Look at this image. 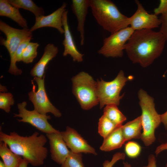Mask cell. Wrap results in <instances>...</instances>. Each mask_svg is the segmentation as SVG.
I'll return each mask as SVG.
<instances>
[{
    "mask_svg": "<svg viewBox=\"0 0 167 167\" xmlns=\"http://www.w3.org/2000/svg\"><path fill=\"white\" fill-rule=\"evenodd\" d=\"M138 96L142 112L141 116L143 131L140 139L146 146H149L156 140L155 130L161 122L160 114L155 109L153 98L145 91L140 89Z\"/></svg>",
    "mask_w": 167,
    "mask_h": 167,
    "instance_id": "4",
    "label": "cell"
},
{
    "mask_svg": "<svg viewBox=\"0 0 167 167\" xmlns=\"http://www.w3.org/2000/svg\"><path fill=\"white\" fill-rule=\"evenodd\" d=\"M14 104L12 94L10 92H1L0 93V108L6 112L9 113L11 106Z\"/></svg>",
    "mask_w": 167,
    "mask_h": 167,
    "instance_id": "27",
    "label": "cell"
},
{
    "mask_svg": "<svg viewBox=\"0 0 167 167\" xmlns=\"http://www.w3.org/2000/svg\"><path fill=\"white\" fill-rule=\"evenodd\" d=\"M165 167H167V163L166 164Z\"/></svg>",
    "mask_w": 167,
    "mask_h": 167,
    "instance_id": "39",
    "label": "cell"
},
{
    "mask_svg": "<svg viewBox=\"0 0 167 167\" xmlns=\"http://www.w3.org/2000/svg\"><path fill=\"white\" fill-rule=\"evenodd\" d=\"M142 128L141 116L122 125V131L125 141L141 138Z\"/></svg>",
    "mask_w": 167,
    "mask_h": 167,
    "instance_id": "20",
    "label": "cell"
},
{
    "mask_svg": "<svg viewBox=\"0 0 167 167\" xmlns=\"http://www.w3.org/2000/svg\"><path fill=\"white\" fill-rule=\"evenodd\" d=\"M104 115L117 126H120L126 119V116L115 105H107L104 109Z\"/></svg>",
    "mask_w": 167,
    "mask_h": 167,
    "instance_id": "23",
    "label": "cell"
},
{
    "mask_svg": "<svg viewBox=\"0 0 167 167\" xmlns=\"http://www.w3.org/2000/svg\"><path fill=\"white\" fill-rule=\"evenodd\" d=\"M167 11V0H160L158 7L154 8V14L156 15L162 14Z\"/></svg>",
    "mask_w": 167,
    "mask_h": 167,
    "instance_id": "32",
    "label": "cell"
},
{
    "mask_svg": "<svg viewBox=\"0 0 167 167\" xmlns=\"http://www.w3.org/2000/svg\"><path fill=\"white\" fill-rule=\"evenodd\" d=\"M32 37H29L25 39L19 45L16 53V62L21 61L22 53L30 42V41L32 39Z\"/></svg>",
    "mask_w": 167,
    "mask_h": 167,
    "instance_id": "29",
    "label": "cell"
},
{
    "mask_svg": "<svg viewBox=\"0 0 167 167\" xmlns=\"http://www.w3.org/2000/svg\"><path fill=\"white\" fill-rule=\"evenodd\" d=\"M61 167H84L81 153H75L70 151L69 154Z\"/></svg>",
    "mask_w": 167,
    "mask_h": 167,
    "instance_id": "26",
    "label": "cell"
},
{
    "mask_svg": "<svg viewBox=\"0 0 167 167\" xmlns=\"http://www.w3.org/2000/svg\"><path fill=\"white\" fill-rule=\"evenodd\" d=\"M92 15L98 24L111 34L129 25V17L122 13L109 0H89Z\"/></svg>",
    "mask_w": 167,
    "mask_h": 167,
    "instance_id": "3",
    "label": "cell"
},
{
    "mask_svg": "<svg viewBox=\"0 0 167 167\" xmlns=\"http://www.w3.org/2000/svg\"><path fill=\"white\" fill-rule=\"evenodd\" d=\"M67 4L64 2L61 7L51 14L47 16H41L36 17L34 25L30 29L32 32L42 27H50L54 28L61 34L64 33L62 24V16Z\"/></svg>",
    "mask_w": 167,
    "mask_h": 167,
    "instance_id": "13",
    "label": "cell"
},
{
    "mask_svg": "<svg viewBox=\"0 0 167 167\" xmlns=\"http://www.w3.org/2000/svg\"><path fill=\"white\" fill-rule=\"evenodd\" d=\"M134 31L129 26L111 34L103 40L98 53L107 58L122 57L124 45Z\"/></svg>",
    "mask_w": 167,
    "mask_h": 167,
    "instance_id": "8",
    "label": "cell"
},
{
    "mask_svg": "<svg viewBox=\"0 0 167 167\" xmlns=\"http://www.w3.org/2000/svg\"><path fill=\"white\" fill-rule=\"evenodd\" d=\"M0 156L6 167H19L23 159L13 152L6 143L2 141H0Z\"/></svg>",
    "mask_w": 167,
    "mask_h": 167,
    "instance_id": "21",
    "label": "cell"
},
{
    "mask_svg": "<svg viewBox=\"0 0 167 167\" xmlns=\"http://www.w3.org/2000/svg\"><path fill=\"white\" fill-rule=\"evenodd\" d=\"M118 127L104 115L99 119L98 132L104 138L106 137Z\"/></svg>",
    "mask_w": 167,
    "mask_h": 167,
    "instance_id": "24",
    "label": "cell"
},
{
    "mask_svg": "<svg viewBox=\"0 0 167 167\" xmlns=\"http://www.w3.org/2000/svg\"><path fill=\"white\" fill-rule=\"evenodd\" d=\"M71 7L77 20V29L80 34V44L82 46L84 42V24L90 7L89 0H72Z\"/></svg>",
    "mask_w": 167,
    "mask_h": 167,
    "instance_id": "16",
    "label": "cell"
},
{
    "mask_svg": "<svg viewBox=\"0 0 167 167\" xmlns=\"http://www.w3.org/2000/svg\"><path fill=\"white\" fill-rule=\"evenodd\" d=\"M0 16L8 17L23 28H28L27 21L21 15L19 9L11 5L7 0H0Z\"/></svg>",
    "mask_w": 167,
    "mask_h": 167,
    "instance_id": "19",
    "label": "cell"
},
{
    "mask_svg": "<svg viewBox=\"0 0 167 167\" xmlns=\"http://www.w3.org/2000/svg\"><path fill=\"white\" fill-rule=\"evenodd\" d=\"M29 163L25 159L23 158L19 167H27Z\"/></svg>",
    "mask_w": 167,
    "mask_h": 167,
    "instance_id": "36",
    "label": "cell"
},
{
    "mask_svg": "<svg viewBox=\"0 0 167 167\" xmlns=\"http://www.w3.org/2000/svg\"><path fill=\"white\" fill-rule=\"evenodd\" d=\"M166 42L160 31L149 29L136 30L131 35L124 49L133 63H138L146 67L161 56Z\"/></svg>",
    "mask_w": 167,
    "mask_h": 167,
    "instance_id": "1",
    "label": "cell"
},
{
    "mask_svg": "<svg viewBox=\"0 0 167 167\" xmlns=\"http://www.w3.org/2000/svg\"><path fill=\"white\" fill-rule=\"evenodd\" d=\"M161 122L164 124L165 127L167 130V110L164 113L160 115Z\"/></svg>",
    "mask_w": 167,
    "mask_h": 167,
    "instance_id": "35",
    "label": "cell"
},
{
    "mask_svg": "<svg viewBox=\"0 0 167 167\" xmlns=\"http://www.w3.org/2000/svg\"><path fill=\"white\" fill-rule=\"evenodd\" d=\"M39 45L37 43L30 42L22 53L21 61L26 64L32 62L37 56Z\"/></svg>",
    "mask_w": 167,
    "mask_h": 167,
    "instance_id": "25",
    "label": "cell"
},
{
    "mask_svg": "<svg viewBox=\"0 0 167 167\" xmlns=\"http://www.w3.org/2000/svg\"><path fill=\"white\" fill-rule=\"evenodd\" d=\"M0 30L6 36V39L1 38L0 44L7 49L10 57L11 63L8 72L15 75H20L22 71L16 64L17 50L24 39L32 37V32L28 28L21 29L13 28L2 20L0 21Z\"/></svg>",
    "mask_w": 167,
    "mask_h": 167,
    "instance_id": "6",
    "label": "cell"
},
{
    "mask_svg": "<svg viewBox=\"0 0 167 167\" xmlns=\"http://www.w3.org/2000/svg\"><path fill=\"white\" fill-rule=\"evenodd\" d=\"M27 105L26 101L17 105L19 114L14 113V117L21 118V119H17L19 122L28 123L46 134L60 133L48 122V120L51 119L50 116L41 114L35 109L31 111L28 110L26 108Z\"/></svg>",
    "mask_w": 167,
    "mask_h": 167,
    "instance_id": "10",
    "label": "cell"
},
{
    "mask_svg": "<svg viewBox=\"0 0 167 167\" xmlns=\"http://www.w3.org/2000/svg\"><path fill=\"white\" fill-rule=\"evenodd\" d=\"M46 136L49 139L51 159L57 163L62 164L70 151L68 149L61 132L46 134Z\"/></svg>",
    "mask_w": 167,
    "mask_h": 167,
    "instance_id": "14",
    "label": "cell"
},
{
    "mask_svg": "<svg viewBox=\"0 0 167 167\" xmlns=\"http://www.w3.org/2000/svg\"><path fill=\"white\" fill-rule=\"evenodd\" d=\"M122 126L116 128L104 138L100 147V150L104 151H109L122 147L126 142L123 135Z\"/></svg>",
    "mask_w": 167,
    "mask_h": 167,
    "instance_id": "18",
    "label": "cell"
},
{
    "mask_svg": "<svg viewBox=\"0 0 167 167\" xmlns=\"http://www.w3.org/2000/svg\"><path fill=\"white\" fill-rule=\"evenodd\" d=\"M123 167H132L131 165L127 162H123Z\"/></svg>",
    "mask_w": 167,
    "mask_h": 167,
    "instance_id": "37",
    "label": "cell"
},
{
    "mask_svg": "<svg viewBox=\"0 0 167 167\" xmlns=\"http://www.w3.org/2000/svg\"><path fill=\"white\" fill-rule=\"evenodd\" d=\"M165 150H167V142L158 146L155 151V154L157 155L160 152Z\"/></svg>",
    "mask_w": 167,
    "mask_h": 167,
    "instance_id": "34",
    "label": "cell"
},
{
    "mask_svg": "<svg viewBox=\"0 0 167 167\" xmlns=\"http://www.w3.org/2000/svg\"><path fill=\"white\" fill-rule=\"evenodd\" d=\"M58 49L54 44L49 43L45 46L44 54L39 61L32 69L30 74L33 76L42 78L49 62L57 55Z\"/></svg>",
    "mask_w": 167,
    "mask_h": 167,
    "instance_id": "17",
    "label": "cell"
},
{
    "mask_svg": "<svg viewBox=\"0 0 167 167\" xmlns=\"http://www.w3.org/2000/svg\"><path fill=\"white\" fill-rule=\"evenodd\" d=\"M0 167H6L3 162L1 161H0Z\"/></svg>",
    "mask_w": 167,
    "mask_h": 167,
    "instance_id": "38",
    "label": "cell"
},
{
    "mask_svg": "<svg viewBox=\"0 0 167 167\" xmlns=\"http://www.w3.org/2000/svg\"><path fill=\"white\" fill-rule=\"evenodd\" d=\"M7 1L11 5L19 9L22 8L31 12L36 17L44 15L43 9L37 6L32 0H7Z\"/></svg>",
    "mask_w": 167,
    "mask_h": 167,
    "instance_id": "22",
    "label": "cell"
},
{
    "mask_svg": "<svg viewBox=\"0 0 167 167\" xmlns=\"http://www.w3.org/2000/svg\"><path fill=\"white\" fill-rule=\"evenodd\" d=\"M141 167H156V161L155 156L152 154L149 155L148 159V165Z\"/></svg>",
    "mask_w": 167,
    "mask_h": 167,
    "instance_id": "33",
    "label": "cell"
},
{
    "mask_svg": "<svg viewBox=\"0 0 167 167\" xmlns=\"http://www.w3.org/2000/svg\"><path fill=\"white\" fill-rule=\"evenodd\" d=\"M159 18L161 21L160 31L163 35L167 42V11L161 15Z\"/></svg>",
    "mask_w": 167,
    "mask_h": 167,
    "instance_id": "31",
    "label": "cell"
},
{
    "mask_svg": "<svg viewBox=\"0 0 167 167\" xmlns=\"http://www.w3.org/2000/svg\"><path fill=\"white\" fill-rule=\"evenodd\" d=\"M141 150L140 146L137 142L130 141L125 146V151L126 155L131 158H135L140 154Z\"/></svg>",
    "mask_w": 167,
    "mask_h": 167,
    "instance_id": "28",
    "label": "cell"
},
{
    "mask_svg": "<svg viewBox=\"0 0 167 167\" xmlns=\"http://www.w3.org/2000/svg\"><path fill=\"white\" fill-rule=\"evenodd\" d=\"M60 132L66 145L71 152L97 154L95 149L74 129L67 126L65 131Z\"/></svg>",
    "mask_w": 167,
    "mask_h": 167,
    "instance_id": "12",
    "label": "cell"
},
{
    "mask_svg": "<svg viewBox=\"0 0 167 167\" xmlns=\"http://www.w3.org/2000/svg\"><path fill=\"white\" fill-rule=\"evenodd\" d=\"M72 92L83 109L87 110L99 102L97 82L88 73L82 71L72 79Z\"/></svg>",
    "mask_w": 167,
    "mask_h": 167,
    "instance_id": "5",
    "label": "cell"
},
{
    "mask_svg": "<svg viewBox=\"0 0 167 167\" xmlns=\"http://www.w3.org/2000/svg\"><path fill=\"white\" fill-rule=\"evenodd\" d=\"M135 2L137 9L129 17V25L134 31L152 29L161 25V20L157 15L148 13L139 1Z\"/></svg>",
    "mask_w": 167,
    "mask_h": 167,
    "instance_id": "11",
    "label": "cell"
},
{
    "mask_svg": "<svg viewBox=\"0 0 167 167\" xmlns=\"http://www.w3.org/2000/svg\"></svg>",
    "mask_w": 167,
    "mask_h": 167,
    "instance_id": "40",
    "label": "cell"
},
{
    "mask_svg": "<svg viewBox=\"0 0 167 167\" xmlns=\"http://www.w3.org/2000/svg\"><path fill=\"white\" fill-rule=\"evenodd\" d=\"M68 11L66 10L62 16V24L64 31V38L62 42L64 48L63 55L66 56L70 55L74 61L80 62L83 61L84 55L79 51L75 43L68 24Z\"/></svg>",
    "mask_w": 167,
    "mask_h": 167,
    "instance_id": "15",
    "label": "cell"
},
{
    "mask_svg": "<svg viewBox=\"0 0 167 167\" xmlns=\"http://www.w3.org/2000/svg\"><path fill=\"white\" fill-rule=\"evenodd\" d=\"M125 154L123 153L117 152L113 155L111 161H105L103 164V167H113L114 164L120 160H124Z\"/></svg>",
    "mask_w": 167,
    "mask_h": 167,
    "instance_id": "30",
    "label": "cell"
},
{
    "mask_svg": "<svg viewBox=\"0 0 167 167\" xmlns=\"http://www.w3.org/2000/svg\"><path fill=\"white\" fill-rule=\"evenodd\" d=\"M44 75L42 78L35 77L33 80L36 83L37 89L36 91V86L32 81V90L28 93L29 100L32 103L35 110L39 113L46 115L48 113H52L55 117L62 116L60 111L50 102L47 95L45 87Z\"/></svg>",
    "mask_w": 167,
    "mask_h": 167,
    "instance_id": "9",
    "label": "cell"
},
{
    "mask_svg": "<svg viewBox=\"0 0 167 167\" xmlns=\"http://www.w3.org/2000/svg\"><path fill=\"white\" fill-rule=\"evenodd\" d=\"M35 132L29 136L20 135L15 132L8 135L0 131V141L4 142L15 154L22 156L32 166H38L44 163L48 149L44 147L47 142L46 136Z\"/></svg>",
    "mask_w": 167,
    "mask_h": 167,
    "instance_id": "2",
    "label": "cell"
},
{
    "mask_svg": "<svg viewBox=\"0 0 167 167\" xmlns=\"http://www.w3.org/2000/svg\"><path fill=\"white\" fill-rule=\"evenodd\" d=\"M128 80L123 71L121 70L111 81H105L102 79L97 80V92L101 109L105 105H119L120 100L124 96V94L120 96V92Z\"/></svg>",
    "mask_w": 167,
    "mask_h": 167,
    "instance_id": "7",
    "label": "cell"
}]
</instances>
